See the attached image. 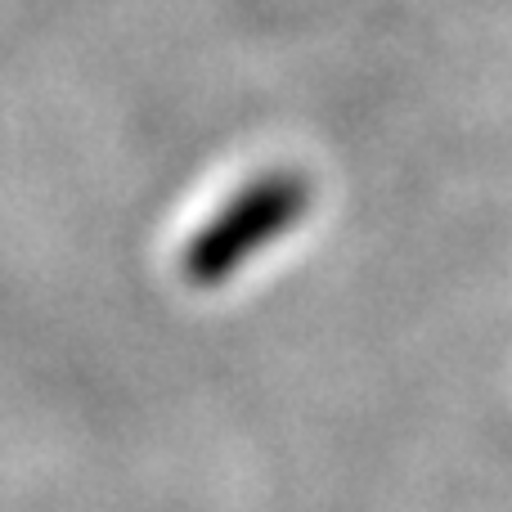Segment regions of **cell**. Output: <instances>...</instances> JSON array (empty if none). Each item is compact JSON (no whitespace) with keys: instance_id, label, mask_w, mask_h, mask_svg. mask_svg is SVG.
<instances>
[{"instance_id":"cell-1","label":"cell","mask_w":512,"mask_h":512,"mask_svg":"<svg viewBox=\"0 0 512 512\" xmlns=\"http://www.w3.org/2000/svg\"><path fill=\"white\" fill-rule=\"evenodd\" d=\"M306 207V185L292 176H270L261 185H252L221 221L207 230L203 248H198V261L207 270H225V265L243 261L256 243L274 239L279 230H288L292 221Z\"/></svg>"}]
</instances>
